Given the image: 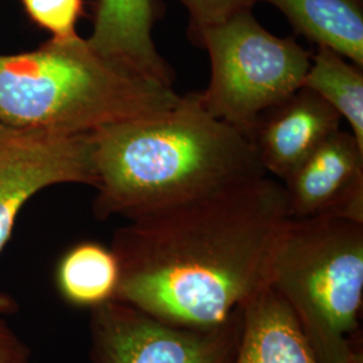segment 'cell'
Segmentation results:
<instances>
[{
    "label": "cell",
    "instance_id": "cell-4",
    "mask_svg": "<svg viewBox=\"0 0 363 363\" xmlns=\"http://www.w3.org/2000/svg\"><path fill=\"white\" fill-rule=\"evenodd\" d=\"M268 286L295 315L320 363L357 347L363 300V222L288 218L273 247Z\"/></svg>",
    "mask_w": 363,
    "mask_h": 363
},
{
    "label": "cell",
    "instance_id": "cell-13",
    "mask_svg": "<svg viewBox=\"0 0 363 363\" xmlns=\"http://www.w3.org/2000/svg\"><path fill=\"white\" fill-rule=\"evenodd\" d=\"M120 265L112 247L84 241L67 249L55 268V286L66 303L96 308L116 298Z\"/></svg>",
    "mask_w": 363,
    "mask_h": 363
},
{
    "label": "cell",
    "instance_id": "cell-5",
    "mask_svg": "<svg viewBox=\"0 0 363 363\" xmlns=\"http://www.w3.org/2000/svg\"><path fill=\"white\" fill-rule=\"evenodd\" d=\"M195 45L206 49L211 65L201 104L249 138L259 117L303 86L311 65L310 52L265 30L252 10L205 30Z\"/></svg>",
    "mask_w": 363,
    "mask_h": 363
},
{
    "label": "cell",
    "instance_id": "cell-17",
    "mask_svg": "<svg viewBox=\"0 0 363 363\" xmlns=\"http://www.w3.org/2000/svg\"><path fill=\"white\" fill-rule=\"evenodd\" d=\"M0 363H31V350L0 315Z\"/></svg>",
    "mask_w": 363,
    "mask_h": 363
},
{
    "label": "cell",
    "instance_id": "cell-6",
    "mask_svg": "<svg viewBox=\"0 0 363 363\" xmlns=\"http://www.w3.org/2000/svg\"><path fill=\"white\" fill-rule=\"evenodd\" d=\"M242 315L213 327H184L113 298L91 310V362L232 363Z\"/></svg>",
    "mask_w": 363,
    "mask_h": 363
},
{
    "label": "cell",
    "instance_id": "cell-2",
    "mask_svg": "<svg viewBox=\"0 0 363 363\" xmlns=\"http://www.w3.org/2000/svg\"><path fill=\"white\" fill-rule=\"evenodd\" d=\"M91 139L99 220H132L268 175L252 139L211 116L198 93L157 115L96 130Z\"/></svg>",
    "mask_w": 363,
    "mask_h": 363
},
{
    "label": "cell",
    "instance_id": "cell-16",
    "mask_svg": "<svg viewBox=\"0 0 363 363\" xmlns=\"http://www.w3.org/2000/svg\"><path fill=\"white\" fill-rule=\"evenodd\" d=\"M190 16L189 37L196 42L210 27L217 26L234 13L252 10L255 0H179Z\"/></svg>",
    "mask_w": 363,
    "mask_h": 363
},
{
    "label": "cell",
    "instance_id": "cell-3",
    "mask_svg": "<svg viewBox=\"0 0 363 363\" xmlns=\"http://www.w3.org/2000/svg\"><path fill=\"white\" fill-rule=\"evenodd\" d=\"M181 99L172 86L96 52L78 34L0 54V124L13 128L85 135L157 115Z\"/></svg>",
    "mask_w": 363,
    "mask_h": 363
},
{
    "label": "cell",
    "instance_id": "cell-1",
    "mask_svg": "<svg viewBox=\"0 0 363 363\" xmlns=\"http://www.w3.org/2000/svg\"><path fill=\"white\" fill-rule=\"evenodd\" d=\"M288 218L283 183L264 175L128 220L111 244L115 298L172 325H222L268 286Z\"/></svg>",
    "mask_w": 363,
    "mask_h": 363
},
{
    "label": "cell",
    "instance_id": "cell-12",
    "mask_svg": "<svg viewBox=\"0 0 363 363\" xmlns=\"http://www.w3.org/2000/svg\"><path fill=\"white\" fill-rule=\"evenodd\" d=\"M284 13L296 33L363 67L362 0H255Z\"/></svg>",
    "mask_w": 363,
    "mask_h": 363
},
{
    "label": "cell",
    "instance_id": "cell-10",
    "mask_svg": "<svg viewBox=\"0 0 363 363\" xmlns=\"http://www.w3.org/2000/svg\"><path fill=\"white\" fill-rule=\"evenodd\" d=\"M163 13L159 0H97L88 43L105 57L135 66L172 86L174 72L156 49L152 31Z\"/></svg>",
    "mask_w": 363,
    "mask_h": 363
},
{
    "label": "cell",
    "instance_id": "cell-15",
    "mask_svg": "<svg viewBox=\"0 0 363 363\" xmlns=\"http://www.w3.org/2000/svg\"><path fill=\"white\" fill-rule=\"evenodd\" d=\"M28 18L55 38L77 34L78 19L84 13L82 0H22Z\"/></svg>",
    "mask_w": 363,
    "mask_h": 363
},
{
    "label": "cell",
    "instance_id": "cell-18",
    "mask_svg": "<svg viewBox=\"0 0 363 363\" xmlns=\"http://www.w3.org/2000/svg\"><path fill=\"white\" fill-rule=\"evenodd\" d=\"M340 363H363V352L358 346L351 351L350 355Z\"/></svg>",
    "mask_w": 363,
    "mask_h": 363
},
{
    "label": "cell",
    "instance_id": "cell-14",
    "mask_svg": "<svg viewBox=\"0 0 363 363\" xmlns=\"http://www.w3.org/2000/svg\"><path fill=\"white\" fill-rule=\"evenodd\" d=\"M363 67L342 54L318 46L303 86L315 91L350 124L363 147Z\"/></svg>",
    "mask_w": 363,
    "mask_h": 363
},
{
    "label": "cell",
    "instance_id": "cell-9",
    "mask_svg": "<svg viewBox=\"0 0 363 363\" xmlns=\"http://www.w3.org/2000/svg\"><path fill=\"white\" fill-rule=\"evenodd\" d=\"M342 117L311 89L301 86L259 117L250 133L259 162L280 181L340 130Z\"/></svg>",
    "mask_w": 363,
    "mask_h": 363
},
{
    "label": "cell",
    "instance_id": "cell-11",
    "mask_svg": "<svg viewBox=\"0 0 363 363\" xmlns=\"http://www.w3.org/2000/svg\"><path fill=\"white\" fill-rule=\"evenodd\" d=\"M232 363L320 362L286 301L267 286L244 308Z\"/></svg>",
    "mask_w": 363,
    "mask_h": 363
},
{
    "label": "cell",
    "instance_id": "cell-7",
    "mask_svg": "<svg viewBox=\"0 0 363 363\" xmlns=\"http://www.w3.org/2000/svg\"><path fill=\"white\" fill-rule=\"evenodd\" d=\"M65 183L96 187L91 133L65 135L0 124V255L27 202L39 191ZM16 311V301L0 294V315Z\"/></svg>",
    "mask_w": 363,
    "mask_h": 363
},
{
    "label": "cell",
    "instance_id": "cell-8",
    "mask_svg": "<svg viewBox=\"0 0 363 363\" xmlns=\"http://www.w3.org/2000/svg\"><path fill=\"white\" fill-rule=\"evenodd\" d=\"M283 186L289 218L335 216L363 222V147L351 130H337Z\"/></svg>",
    "mask_w": 363,
    "mask_h": 363
}]
</instances>
